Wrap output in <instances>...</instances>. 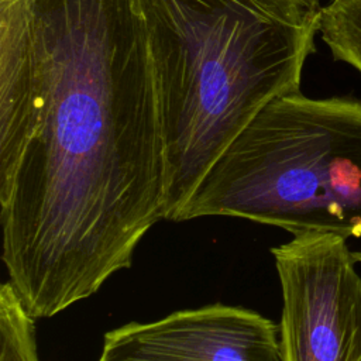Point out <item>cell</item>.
<instances>
[{
	"mask_svg": "<svg viewBox=\"0 0 361 361\" xmlns=\"http://www.w3.org/2000/svg\"><path fill=\"white\" fill-rule=\"evenodd\" d=\"M165 155L137 0H0L1 261L73 305L165 220Z\"/></svg>",
	"mask_w": 361,
	"mask_h": 361,
	"instance_id": "cell-1",
	"label": "cell"
},
{
	"mask_svg": "<svg viewBox=\"0 0 361 361\" xmlns=\"http://www.w3.org/2000/svg\"><path fill=\"white\" fill-rule=\"evenodd\" d=\"M165 155V220L272 100L299 92L319 0H137Z\"/></svg>",
	"mask_w": 361,
	"mask_h": 361,
	"instance_id": "cell-2",
	"label": "cell"
},
{
	"mask_svg": "<svg viewBox=\"0 0 361 361\" xmlns=\"http://www.w3.org/2000/svg\"><path fill=\"white\" fill-rule=\"evenodd\" d=\"M209 216L361 237V100H272L212 166L173 221Z\"/></svg>",
	"mask_w": 361,
	"mask_h": 361,
	"instance_id": "cell-3",
	"label": "cell"
},
{
	"mask_svg": "<svg viewBox=\"0 0 361 361\" xmlns=\"http://www.w3.org/2000/svg\"><path fill=\"white\" fill-rule=\"evenodd\" d=\"M283 361H361V278L347 238L307 231L271 248Z\"/></svg>",
	"mask_w": 361,
	"mask_h": 361,
	"instance_id": "cell-4",
	"label": "cell"
},
{
	"mask_svg": "<svg viewBox=\"0 0 361 361\" xmlns=\"http://www.w3.org/2000/svg\"><path fill=\"white\" fill-rule=\"evenodd\" d=\"M99 361H283L279 326L241 306L212 303L109 330Z\"/></svg>",
	"mask_w": 361,
	"mask_h": 361,
	"instance_id": "cell-5",
	"label": "cell"
},
{
	"mask_svg": "<svg viewBox=\"0 0 361 361\" xmlns=\"http://www.w3.org/2000/svg\"><path fill=\"white\" fill-rule=\"evenodd\" d=\"M319 32L336 61L361 72V0H330L322 8Z\"/></svg>",
	"mask_w": 361,
	"mask_h": 361,
	"instance_id": "cell-6",
	"label": "cell"
},
{
	"mask_svg": "<svg viewBox=\"0 0 361 361\" xmlns=\"http://www.w3.org/2000/svg\"><path fill=\"white\" fill-rule=\"evenodd\" d=\"M35 317L24 307L13 285L0 288V361H39Z\"/></svg>",
	"mask_w": 361,
	"mask_h": 361,
	"instance_id": "cell-7",
	"label": "cell"
},
{
	"mask_svg": "<svg viewBox=\"0 0 361 361\" xmlns=\"http://www.w3.org/2000/svg\"><path fill=\"white\" fill-rule=\"evenodd\" d=\"M353 258L357 264H361V250H357V251H353Z\"/></svg>",
	"mask_w": 361,
	"mask_h": 361,
	"instance_id": "cell-8",
	"label": "cell"
}]
</instances>
